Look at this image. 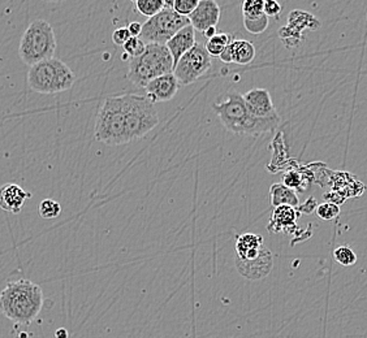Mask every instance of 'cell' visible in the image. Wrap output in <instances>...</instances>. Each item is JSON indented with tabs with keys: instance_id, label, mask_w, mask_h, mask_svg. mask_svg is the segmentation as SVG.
Wrapping results in <instances>:
<instances>
[{
	"instance_id": "obj_1",
	"label": "cell",
	"mask_w": 367,
	"mask_h": 338,
	"mask_svg": "<svg viewBox=\"0 0 367 338\" xmlns=\"http://www.w3.org/2000/svg\"><path fill=\"white\" fill-rule=\"evenodd\" d=\"M223 127L228 132L240 135L258 137L274 132L282 124L279 113L267 117H254L248 112L244 98L236 91H230L223 97H218L213 103Z\"/></svg>"
},
{
	"instance_id": "obj_2",
	"label": "cell",
	"mask_w": 367,
	"mask_h": 338,
	"mask_svg": "<svg viewBox=\"0 0 367 338\" xmlns=\"http://www.w3.org/2000/svg\"><path fill=\"white\" fill-rule=\"evenodd\" d=\"M43 307L41 286L29 280L8 282L0 293V312L16 324H31Z\"/></svg>"
},
{
	"instance_id": "obj_3",
	"label": "cell",
	"mask_w": 367,
	"mask_h": 338,
	"mask_svg": "<svg viewBox=\"0 0 367 338\" xmlns=\"http://www.w3.org/2000/svg\"><path fill=\"white\" fill-rule=\"evenodd\" d=\"M124 112V134L127 143L144 138L159 124V115L155 105L146 95H122Z\"/></svg>"
},
{
	"instance_id": "obj_4",
	"label": "cell",
	"mask_w": 367,
	"mask_h": 338,
	"mask_svg": "<svg viewBox=\"0 0 367 338\" xmlns=\"http://www.w3.org/2000/svg\"><path fill=\"white\" fill-rule=\"evenodd\" d=\"M174 72V59L166 45L146 43L145 51L137 58L129 59L128 80L137 88L146 85L159 75Z\"/></svg>"
},
{
	"instance_id": "obj_5",
	"label": "cell",
	"mask_w": 367,
	"mask_h": 338,
	"mask_svg": "<svg viewBox=\"0 0 367 338\" xmlns=\"http://www.w3.org/2000/svg\"><path fill=\"white\" fill-rule=\"evenodd\" d=\"M76 83V75L61 60L48 59L31 65L28 72V83L34 93L56 94L67 91Z\"/></svg>"
},
{
	"instance_id": "obj_6",
	"label": "cell",
	"mask_w": 367,
	"mask_h": 338,
	"mask_svg": "<svg viewBox=\"0 0 367 338\" xmlns=\"http://www.w3.org/2000/svg\"><path fill=\"white\" fill-rule=\"evenodd\" d=\"M56 51V38L54 29L45 20H36L23 33L18 55L26 65H34L39 61L54 58Z\"/></svg>"
},
{
	"instance_id": "obj_7",
	"label": "cell",
	"mask_w": 367,
	"mask_h": 338,
	"mask_svg": "<svg viewBox=\"0 0 367 338\" xmlns=\"http://www.w3.org/2000/svg\"><path fill=\"white\" fill-rule=\"evenodd\" d=\"M94 138L95 141L108 146H120L127 143L124 134L122 95L110 97L100 107L97 116Z\"/></svg>"
},
{
	"instance_id": "obj_8",
	"label": "cell",
	"mask_w": 367,
	"mask_h": 338,
	"mask_svg": "<svg viewBox=\"0 0 367 338\" xmlns=\"http://www.w3.org/2000/svg\"><path fill=\"white\" fill-rule=\"evenodd\" d=\"M189 23L188 17L176 14L172 8H164L158 15L147 19L142 23L139 37L145 43L166 45L177 31Z\"/></svg>"
},
{
	"instance_id": "obj_9",
	"label": "cell",
	"mask_w": 367,
	"mask_h": 338,
	"mask_svg": "<svg viewBox=\"0 0 367 338\" xmlns=\"http://www.w3.org/2000/svg\"><path fill=\"white\" fill-rule=\"evenodd\" d=\"M213 67V58L208 55L205 45L196 43L188 53H184L174 67V75L180 85H191L198 81Z\"/></svg>"
},
{
	"instance_id": "obj_10",
	"label": "cell",
	"mask_w": 367,
	"mask_h": 338,
	"mask_svg": "<svg viewBox=\"0 0 367 338\" xmlns=\"http://www.w3.org/2000/svg\"><path fill=\"white\" fill-rule=\"evenodd\" d=\"M321 28V21L315 16L294 9L288 16V23L279 31V37L287 48H296L304 41V31H317Z\"/></svg>"
},
{
	"instance_id": "obj_11",
	"label": "cell",
	"mask_w": 367,
	"mask_h": 338,
	"mask_svg": "<svg viewBox=\"0 0 367 338\" xmlns=\"http://www.w3.org/2000/svg\"><path fill=\"white\" fill-rule=\"evenodd\" d=\"M180 86L181 85L177 81L174 73L159 75L146 85V97L150 99V102L154 105L169 102L175 98V95L180 90Z\"/></svg>"
},
{
	"instance_id": "obj_12",
	"label": "cell",
	"mask_w": 367,
	"mask_h": 338,
	"mask_svg": "<svg viewBox=\"0 0 367 338\" xmlns=\"http://www.w3.org/2000/svg\"><path fill=\"white\" fill-rule=\"evenodd\" d=\"M194 31H203L216 26L220 20V7L215 0H199L198 6L188 17Z\"/></svg>"
},
{
	"instance_id": "obj_13",
	"label": "cell",
	"mask_w": 367,
	"mask_h": 338,
	"mask_svg": "<svg viewBox=\"0 0 367 338\" xmlns=\"http://www.w3.org/2000/svg\"><path fill=\"white\" fill-rule=\"evenodd\" d=\"M243 98L248 112L254 117H267L277 113L272 98L266 89H252L244 94Z\"/></svg>"
},
{
	"instance_id": "obj_14",
	"label": "cell",
	"mask_w": 367,
	"mask_h": 338,
	"mask_svg": "<svg viewBox=\"0 0 367 338\" xmlns=\"http://www.w3.org/2000/svg\"><path fill=\"white\" fill-rule=\"evenodd\" d=\"M299 215L301 213L296 207H291V206L274 207L271 220L268 224V231L271 233H280V232L292 233L296 229Z\"/></svg>"
},
{
	"instance_id": "obj_15",
	"label": "cell",
	"mask_w": 367,
	"mask_h": 338,
	"mask_svg": "<svg viewBox=\"0 0 367 338\" xmlns=\"http://www.w3.org/2000/svg\"><path fill=\"white\" fill-rule=\"evenodd\" d=\"M31 196V193L25 191L17 184H6L0 188V208L17 215L23 210L25 201Z\"/></svg>"
},
{
	"instance_id": "obj_16",
	"label": "cell",
	"mask_w": 367,
	"mask_h": 338,
	"mask_svg": "<svg viewBox=\"0 0 367 338\" xmlns=\"http://www.w3.org/2000/svg\"><path fill=\"white\" fill-rule=\"evenodd\" d=\"M238 270L244 278L258 280L268 275L272 267V255L268 248H263L260 255L254 260H240L236 259Z\"/></svg>"
},
{
	"instance_id": "obj_17",
	"label": "cell",
	"mask_w": 367,
	"mask_h": 338,
	"mask_svg": "<svg viewBox=\"0 0 367 338\" xmlns=\"http://www.w3.org/2000/svg\"><path fill=\"white\" fill-rule=\"evenodd\" d=\"M196 43H197L196 42V31L191 23L184 26L183 29H180L174 37L169 39V42L166 43V47L174 59V67L184 53H188Z\"/></svg>"
},
{
	"instance_id": "obj_18",
	"label": "cell",
	"mask_w": 367,
	"mask_h": 338,
	"mask_svg": "<svg viewBox=\"0 0 367 338\" xmlns=\"http://www.w3.org/2000/svg\"><path fill=\"white\" fill-rule=\"evenodd\" d=\"M265 248L263 237L260 234H241L236 242V253L240 260H254L260 255Z\"/></svg>"
},
{
	"instance_id": "obj_19",
	"label": "cell",
	"mask_w": 367,
	"mask_h": 338,
	"mask_svg": "<svg viewBox=\"0 0 367 338\" xmlns=\"http://www.w3.org/2000/svg\"><path fill=\"white\" fill-rule=\"evenodd\" d=\"M271 146H272V159H271V163L267 166L268 171H271V173H277L282 169H288L296 163V160L289 159L282 132H279L276 134Z\"/></svg>"
},
{
	"instance_id": "obj_20",
	"label": "cell",
	"mask_w": 367,
	"mask_h": 338,
	"mask_svg": "<svg viewBox=\"0 0 367 338\" xmlns=\"http://www.w3.org/2000/svg\"><path fill=\"white\" fill-rule=\"evenodd\" d=\"M232 63L238 65H249L255 58V47L246 39H233L230 42Z\"/></svg>"
},
{
	"instance_id": "obj_21",
	"label": "cell",
	"mask_w": 367,
	"mask_h": 338,
	"mask_svg": "<svg viewBox=\"0 0 367 338\" xmlns=\"http://www.w3.org/2000/svg\"><path fill=\"white\" fill-rule=\"evenodd\" d=\"M270 198H271V204L274 207L279 206H291V207H297L299 204V196L294 190L287 188L282 182L280 184H274L270 188Z\"/></svg>"
},
{
	"instance_id": "obj_22",
	"label": "cell",
	"mask_w": 367,
	"mask_h": 338,
	"mask_svg": "<svg viewBox=\"0 0 367 338\" xmlns=\"http://www.w3.org/2000/svg\"><path fill=\"white\" fill-rule=\"evenodd\" d=\"M232 41H233V38H232L230 34L216 33L214 37L207 39L205 48H206L207 53H208L211 58H219L222 55L223 51H224V48L230 45Z\"/></svg>"
},
{
	"instance_id": "obj_23",
	"label": "cell",
	"mask_w": 367,
	"mask_h": 338,
	"mask_svg": "<svg viewBox=\"0 0 367 338\" xmlns=\"http://www.w3.org/2000/svg\"><path fill=\"white\" fill-rule=\"evenodd\" d=\"M138 12L147 19L158 15L166 8V0H136Z\"/></svg>"
},
{
	"instance_id": "obj_24",
	"label": "cell",
	"mask_w": 367,
	"mask_h": 338,
	"mask_svg": "<svg viewBox=\"0 0 367 338\" xmlns=\"http://www.w3.org/2000/svg\"><path fill=\"white\" fill-rule=\"evenodd\" d=\"M241 11H243V19L252 20V19H258L263 14V0H244L241 4Z\"/></svg>"
},
{
	"instance_id": "obj_25",
	"label": "cell",
	"mask_w": 367,
	"mask_h": 338,
	"mask_svg": "<svg viewBox=\"0 0 367 338\" xmlns=\"http://www.w3.org/2000/svg\"><path fill=\"white\" fill-rule=\"evenodd\" d=\"M334 258L337 263L341 264L343 267H351L353 264L357 263V255L349 246H339L335 248Z\"/></svg>"
},
{
	"instance_id": "obj_26",
	"label": "cell",
	"mask_w": 367,
	"mask_h": 338,
	"mask_svg": "<svg viewBox=\"0 0 367 338\" xmlns=\"http://www.w3.org/2000/svg\"><path fill=\"white\" fill-rule=\"evenodd\" d=\"M38 213L42 218H58L61 213V206L54 199H43L39 203Z\"/></svg>"
},
{
	"instance_id": "obj_27",
	"label": "cell",
	"mask_w": 367,
	"mask_h": 338,
	"mask_svg": "<svg viewBox=\"0 0 367 338\" xmlns=\"http://www.w3.org/2000/svg\"><path fill=\"white\" fill-rule=\"evenodd\" d=\"M244 23V28L249 31L250 34H262L263 31H266L268 28V17L266 15L260 16L258 19H252V20H248V19H243Z\"/></svg>"
},
{
	"instance_id": "obj_28",
	"label": "cell",
	"mask_w": 367,
	"mask_h": 338,
	"mask_svg": "<svg viewBox=\"0 0 367 338\" xmlns=\"http://www.w3.org/2000/svg\"><path fill=\"white\" fill-rule=\"evenodd\" d=\"M315 213H317L318 218H321V220L329 221V220H334V218H336L337 216H339L340 207H339L337 204H335V203H321V204L317 206Z\"/></svg>"
},
{
	"instance_id": "obj_29",
	"label": "cell",
	"mask_w": 367,
	"mask_h": 338,
	"mask_svg": "<svg viewBox=\"0 0 367 338\" xmlns=\"http://www.w3.org/2000/svg\"><path fill=\"white\" fill-rule=\"evenodd\" d=\"M122 47H124L125 53L129 56V59H132V58H137L144 53L146 43L141 38L130 37Z\"/></svg>"
},
{
	"instance_id": "obj_30",
	"label": "cell",
	"mask_w": 367,
	"mask_h": 338,
	"mask_svg": "<svg viewBox=\"0 0 367 338\" xmlns=\"http://www.w3.org/2000/svg\"><path fill=\"white\" fill-rule=\"evenodd\" d=\"M199 0H174L172 9L184 17H189L191 12L198 6Z\"/></svg>"
},
{
	"instance_id": "obj_31",
	"label": "cell",
	"mask_w": 367,
	"mask_h": 338,
	"mask_svg": "<svg viewBox=\"0 0 367 338\" xmlns=\"http://www.w3.org/2000/svg\"><path fill=\"white\" fill-rule=\"evenodd\" d=\"M282 12V6L277 0H263V14L267 17H277Z\"/></svg>"
},
{
	"instance_id": "obj_32",
	"label": "cell",
	"mask_w": 367,
	"mask_h": 338,
	"mask_svg": "<svg viewBox=\"0 0 367 338\" xmlns=\"http://www.w3.org/2000/svg\"><path fill=\"white\" fill-rule=\"evenodd\" d=\"M129 38V31H128L127 28H119V29H116V31H114V34H112V42H114L116 46H124Z\"/></svg>"
},
{
	"instance_id": "obj_33",
	"label": "cell",
	"mask_w": 367,
	"mask_h": 338,
	"mask_svg": "<svg viewBox=\"0 0 367 338\" xmlns=\"http://www.w3.org/2000/svg\"><path fill=\"white\" fill-rule=\"evenodd\" d=\"M296 208H297L299 213H307V215H310V213H313L315 208H317V201L312 196V198L307 199V202H306L305 204H302V206L299 204Z\"/></svg>"
},
{
	"instance_id": "obj_34",
	"label": "cell",
	"mask_w": 367,
	"mask_h": 338,
	"mask_svg": "<svg viewBox=\"0 0 367 338\" xmlns=\"http://www.w3.org/2000/svg\"><path fill=\"white\" fill-rule=\"evenodd\" d=\"M127 29L129 31L130 37H139L141 31H142V23H130Z\"/></svg>"
},
{
	"instance_id": "obj_35",
	"label": "cell",
	"mask_w": 367,
	"mask_h": 338,
	"mask_svg": "<svg viewBox=\"0 0 367 338\" xmlns=\"http://www.w3.org/2000/svg\"><path fill=\"white\" fill-rule=\"evenodd\" d=\"M215 34H216V26H211V28H208L206 31H203V36L207 38V39H210L211 37H214Z\"/></svg>"
},
{
	"instance_id": "obj_36",
	"label": "cell",
	"mask_w": 367,
	"mask_h": 338,
	"mask_svg": "<svg viewBox=\"0 0 367 338\" xmlns=\"http://www.w3.org/2000/svg\"><path fill=\"white\" fill-rule=\"evenodd\" d=\"M55 337L68 338V332H67V329H64V328H60V329H58L56 333H55Z\"/></svg>"
},
{
	"instance_id": "obj_37",
	"label": "cell",
	"mask_w": 367,
	"mask_h": 338,
	"mask_svg": "<svg viewBox=\"0 0 367 338\" xmlns=\"http://www.w3.org/2000/svg\"><path fill=\"white\" fill-rule=\"evenodd\" d=\"M174 0H166V8H172Z\"/></svg>"
},
{
	"instance_id": "obj_38",
	"label": "cell",
	"mask_w": 367,
	"mask_h": 338,
	"mask_svg": "<svg viewBox=\"0 0 367 338\" xmlns=\"http://www.w3.org/2000/svg\"><path fill=\"white\" fill-rule=\"evenodd\" d=\"M46 3H61V1H65V0H43Z\"/></svg>"
},
{
	"instance_id": "obj_39",
	"label": "cell",
	"mask_w": 367,
	"mask_h": 338,
	"mask_svg": "<svg viewBox=\"0 0 367 338\" xmlns=\"http://www.w3.org/2000/svg\"><path fill=\"white\" fill-rule=\"evenodd\" d=\"M132 1H136V0H132Z\"/></svg>"
}]
</instances>
